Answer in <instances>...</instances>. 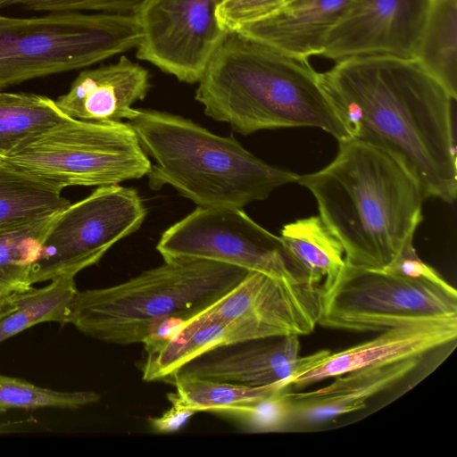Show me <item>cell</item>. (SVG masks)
I'll list each match as a JSON object with an SVG mask.
<instances>
[{"label":"cell","mask_w":457,"mask_h":457,"mask_svg":"<svg viewBox=\"0 0 457 457\" xmlns=\"http://www.w3.org/2000/svg\"><path fill=\"white\" fill-rule=\"evenodd\" d=\"M99 400L100 395L94 391H57L0 374V414L16 409L75 410L96 403Z\"/></svg>","instance_id":"cell-26"},{"label":"cell","mask_w":457,"mask_h":457,"mask_svg":"<svg viewBox=\"0 0 457 457\" xmlns=\"http://www.w3.org/2000/svg\"><path fill=\"white\" fill-rule=\"evenodd\" d=\"M294 1L295 0H222L217 9V17L228 32H235Z\"/></svg>","instance_id":"cell-29"},{"label":"cell","mask_w":457,"mask_h":457,"mask_svg":"<svg viewBox=\"0 0 457 457\" xmlns=\"http://www.w3.org/2000/svg\"><path fill=\"white\" fill-rule=\"evenodd\" d=\"M69 118L46 96L0 91V161Z\"/></svg>","instance_id":"cell-21"},{"label":"cell","mask_w":457,"mask_h":457,"mask_svg":"<svg viewBox=\"0 0 457 457\" xmlns=\"http://www.w3.org/2000/svg\"><path fill=\"white\" fill-rule=\"evenodd\" d=\"M457 320L409 323L382 331L378 337L340 352H331L288 380L295 389L347 372L423 357L456 339Z\"/></svg>","instance_id":"cell-15"},{"label":"cell","mask_w":457,"mask_h":457,"mask_svg":"<svg viewBox=\"0 0 457 457\" xmlns=\"http://www.w3.org/2000/svg\"><path fill=\"white\" fill-rule=\"evenodd\" d=\"M144 0H0V9L19 5L49 12L135 13Z\"/></svg>","instance_id":"cell-28"},{"label":"cell","mask_w":457,"mask_h":457,"mask_svg":"<svg viewBox=\"0 0 457 457\" xmlns=\"http://www.w3.org/2000/svg\"><path fill=\"white\" fill-rule=\"evenodd\" d=\"M29 422L30 420L28 419L26 420L7 421L0 423V435L21 432L23 428H27L26 424Z\"/></svg>","instance_id":"cell-32"},{"label":"cell","mask_w":457,"mask_h":457,"mask_svg":"<svg viewBox=\"0 0 457 457\" xmlns=\"http://www.w3.org/2000/svg\"><path fill=\"white\" fill-rule=\"evenodd\" d=\"M197 83L204 113L240 134L312 127L337 141L350 137L309 62L237 32L226 34Z\"/></svg>","instance_id":"cell-3"},{"label":"cell","mask_w":457,"mask_h":457,"mask_svg":"<svg viewBox=\"0 0 457 457\" xmlns=\"http://www.w3.org/2000/svg\"><path fill=\"white\" fill-rule=\"evenodd\" d=\"M156 249L163 259H206L292 283H310L280 237L242 209L198 206L162 233Z\"/></svg>","instance_id":"cell-10"},{"label":"cell","mask_w":457,"mask_h":457,"mask_svg":"<svg viewBox=\"0 0 457 457\" xmlns=\"http://www.w3.org/2000/svg\"><path fill=\"white\" fill-rule=\"evenodd\" d=\"M422 357L362 368L335 377L313 391L291 393V420L317 423L365 407L371 396L389 388L412 372Z\"/></svg>","instance_id":"cell-18"},{"label":"cell","mask_w":457,"mask_h":457,"mask_svg":"<svg viewBox=\"0 0 457 457\" xmlns=\"http://www.w3.org/2000/svg\"><path fill=\"white\" fill-rule=\"evenodd\" d=\"M353 0H295L235 31L287 56H320L328 35Z\"/></svg>","instance_id":"cell-17"},{"label":"cell","mask_w":457,"mask_h":457,"mask_svg":"<svg viewBox=\"0 0 457 457\" xmlns=\"http://www.w3.org/2000/svg\"><path fill=\"white\" fill-rule=\"evenodd\" d=\"M140 37L134 13L0 14V89L136 49Z\"/></svg>","instance_id":"cell-6"},{"label":"cell","mask_w":457,"mask_h":457,"mask_svg":"<svg viewBox=\"0 0 457 457\" xmlns=\"http://www.w3.org/2000/svg\"><path fill=\"white\" fill-rule=\"evenodd\" d=\"M414 235L405 241L395 258L383 270L411 278L423 279L437 284H447L439 273L425 263L413 245Z\"/></svg>","instance_id":"cell-30"},{"label":"cell","mask_w":457,"mask_h":457,"mask_svg":"<svg viewBox=\"0 0 457 457\" xmlns=\"http://www.w3.org/2000/svg\"><path fill=\"white\" fill-rule=\"evenodd\" d=\"M0 162L62 189L116 185L147 175L152 165L128 122H90L72 118Z\"/></svg>","instance_id":"cell-7"},{"label":"cell","mask_w":457,"mask_h":457,"mask_svg":"<svg viewBox=\"0 0 457 457\" xmlns=\"http://www.w3.org/2000/svg\"><path fill=\"white\" fill-rule=\"evenodd\" d=\"M289 386H283L269 395L247 404L212 411L248 432H274L291 421Z\"/></svg>","instance_id":"cell-27"},{"label":"cell","mask_w":457,"mask_h":457,"mask_svg":"<svg viewBox=\"0 0 457 457\" xmlns=\"http://www.w3.org/2000/svg\"><path fill=\"white\" fill-rule=\"evenodd\" d=\"M171 407L160 417L148 419L151 428L156 433H172L182 428L197 411L176 401H170Z\"/></svg>","instance_id":"cell-31"},{"label":"cell","mask_w":457,"mask_h":457,"mask_svg":"<svg viewBox=\"0 0 457 457\" xmlns=\"http://www.w3.org/2000/svg\"><path fill=\"white\" fill-rule=\"evenodd\" d=\"M319 81L350 137L395 160L425 199L455 200L454 99L416 59L348 58Z\"/></svg>","instance_id":"cell-1"},{"label":"cell","mask_w":457,"mask_h":457,"mask_svg":"<svg viewBox=\"0 0 457 457\" xmlns=\"http://www.w3.org/2000/svg\"><path fill=\"white\" fill-rule=\"evenodd\" d=\"M222 0H144L134 13L136 56L186 83L198 82L228 33L217 17Z\"/></svg>","instance_id":"cell-11"},{"label":"cell","mask_w":457,"mask_h":457,"mask_svg":"<svg viewBox=\"0 0 457 457\" xmlns=\"http://www.w3.org/2000/svg\"><path fill=\"white\" fill-rule=\"evenodd\" d=\"M128 120L154 161L147 173L150 187L170 186L199 207L242 209L299 176L178 115L136 109Z\"/></svg>","instance_id":"cell-4"},{"label":"cell","mask_w":457,"mask_h":457,"mask_svg":"<svg viewBox=\"0 0 457 457\" xmlns=\"http://www.w3.org/2000/svg\"><path fill=\"white\" fill-rule=\"evenodd\" d=\"M299 351V336L295 335L243 341L206 352L174 374L247 386L279 382L288 386L292 377L330 353L322 350L301 357Z\"/></svg>","instance_id":"cell-14"},{"label":"cell","mask_w":457,"mask_h":457,"mask_svg":"<svg viewBox=\"0 0 457 457\" xmlns=\"http://www.w3.org/2000/svg\"><path fill=\"white\" fill-rule=\"evenodd\" d=\"M414 59L457 97V0H431Z\"/></svg>","instance_id":"cell-22"},{"label":"cell","mask_w":457,"mask_h":457,"mask_svg":"<svg viewBox=\"0 0 457 457\" xmlns=\"http://www.w3.org/2000/svg\"><path fill=\"white\" fill-rule=\"evenodd\" d=\"M56 214L0 228V298L32 287V269Z\"/></svg>","instance_id":"cell-24"},{"label":"cell","mask_w":457,"mask_h":457,"mask_svg":"<svg viewBox=\"0 0 457 457\" xmlns=\"http://www.w3.org/2000/svg\"><path fill=\"white\" fill-rule=\"evenodd\" d=\"M430 4L431 0H353L320 56L335 62L375 55L414 58Z\"/></svg>","instance_id":"cell-13"},{"label":"cell","mask_w":457,"mask_h":457,"mask_svg":"<svg viewBox=\"0 0 457 457\" xmlns=\"http://www.w3.org/2000/svg\"><path fill=\"white\" fill-rule=\"evenodd\" d=\"M322 291L309 282L292 283L249 271L231 291L190 319L237 321L263 337L312 333L322 310Z\"/></svg>","instance_id":"cell-12"},{"label":"cell","mask_w":457,"mask_h":457,"mask_svg":"<svg viewBox=\"0 0 457 457\" xmlns=\"http://www.w3.org/2000/svg\"><path fill=\"white\" fill-rule=\"evenodd\" d=\"M457 320V292L447 284L345 265L322 295L319 325L375 332L427 320Z\"/></svg>","instance_id":"cell-8"},{"label":"cell","mask_w":457,"mask_h":457,"mask_svg":"<svg viewBox=\"0 0 457 457\" xmlns=\"http://www.w3.org/2000/svg\"><path fill=\"white\" fill-rule=\"evenodd\" d=\"M166 382L176 387V392L167 395L169 401H176L197 412H212L247 404L280 387L288 386L285 382L263 386H247L179 374L172 375Z\"/></svg>","instance_id":"cell-25"},{"label":"cell","mask_w":457,"mask_h":457,"mask_svg":"<svg viewBox=\"0 0 457 457\" xmlns=\"http://www.w3.org/2000/svg\"><path fill=\"white\" fill-rule=\"evenodd\" d=\"M41 287L14 294V309L0 319V343L42 322L68 324L78 291L74 278L59 277Z\"/></svg>","instance_id":"cell-23"},{"label":"cell","mask_w":457,"mask_h":457,"mask_svg":"<svg viewBox=\"0 0 457 457\" xmlns=\"http://www.w3.org/2000/svg\"><path fill=\"white\" fill-rule=\"evenodd\" d=\"M14 294L0 298V319L14 309Z\"/></svg>","instance_id":"cell-33"},{"label":"cell","mask_w":457,"mask_h":457,"mask_svg":"<svg viewBox=\"0 0 457 457\" xmlns=\"http://www.w3.org/2000/svg\"><path fill=\"white\" fill-rule=\"evenodd\" d=\"M296 182L314 196L348 266L385 269L423 220L415 180L387 154L352 137L338 141L329 164Z\"/></svg>","instance_id":"cell-2"},{"label":"cell","mask_w":457,"mask_h":457,"mask_svg":"<svg viewBox=\"0 0 457 457\" xmlns=\"http://www.w3.org/2000/svg\"><path fill=\"white\" fill-rule=\"evenodd\" d=\"M62 188L0 162V228L50 217L71 202Z\"/></svg>","instance_id":"cell-20"},{"label":"cell","mask_w":457,"mask_h":457,"mask_svg":"<svg viewBox=\"0 0 457 457\" xmlns=\"http://www.w3.org/2000/svg\"><path fill=\"white\" fill-rule=\"evenodd\" d=\"M146 215L134 188L98 187L56 214L41 244L32 285L59 277L74 278L97 263L118 241L139 228Z\"/></svg>","instance_id":"cell-9"},{"label":"cell","mask_w":457,"mask_h":457,"mask_svg":"<svg viewBox=\"0 0 457 457\" xmlns=\"http://www.w3.org/2000/svg\"><path fill=\"white\" fill-rule=\"evenodd\" d=\"M150 87L148 71L121 55L114 63L79 72L69 91L55 103L65 115L75 120L120 121L135 115L132 104L143 100Z\"/></svg>","instance_id":"cell-16"},{"label":"cell","mask_w":457,"mask_h":457,"mask_svg":"<svg viewBox=\"0 0 457 457\" xmlns=\"http://www.w3.org/2000/svg\"><path fill=\"white\" fill-rule=\"evenodd\" d=\"M280 238L310 283L324 295L336 284L345 267L342 244L320 216L284 225Z\"/></svg>","instance_id":"cell-19"},{"label":"cell","mask_w":457,"mask_h":457,"mask_svg":"<svg viewBox=\"0 0 457 457\" xmlns=\"http://www.w3.org/2000/svg\"><path fill=\"white\" fill-rule=\"evenodd\" d=\"M164 262L115 286L77 291L68 323L115 345L144 343L148 326L163 317L186 320L236 287L250 270L199 258Z\"/></svg>","instance_id":"cell-5"}]
</instances>
